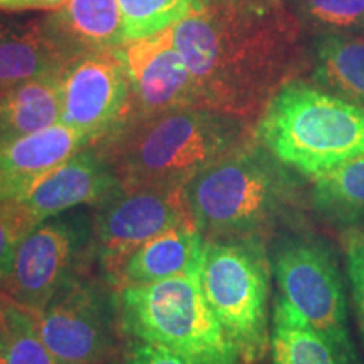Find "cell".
Listing matches in <instances>:
<instances>
[{"label": "cell", "instance_id": "6da1fadb", "mask_svg": "<svg viewBox=\"0 0 364 364\" xmlns=\"http://www.w3.org/2000/svg\"><path fill=\"white\" fill-rule=\"evenodd\" d=\"M196 105L258 120L282 86L311 66L304 26L285 0L206 7L174 27Z\"/></svg>", "mask_w": 364, "mask_h": 364}, {"label": "cell", "instance_id": "7a4b0ae2", "mask_svg": "<svg viewBox=\"0 0 364 364\" xmlns=\"http://www.w3.org/2000/svg\"><path fill=\"white\" fill-rule=\"evenodd\" d=\"M253 140L252 120L184 107L129 122L98 145L124 188L182 189Z\"/></svg>", "mask_w": 364, "mask_h": 364}, {"label": "cell", "instance_id": "3957f363", "mask_svg": "<svg viewBox=\"0 0 364 364\" xmlns=\"http://www.w3.org/2000/svg\"><path fill=\"white\" fill-rule=\"evenodd\" d=\"M191 221L208 240L263 238L302 209L297 172L253 140L184 186Z\"/></svg>", "mask_w": 364, "mask_h": 364}, {"label": "cell", "instance_id": "277c9868", "mask_svg": "<svg viewBox=\"0 0 364 364\" xmlns=\"http://www.w3.org/2000/svg\"><path fill=\"white\" fill-rule=\"evenodd\" d=\"M273 157L314 179L364 154V107L295 78L277 91L255 125Z\"/></svg>", "mask_w": 364, "mask_h": 364}, {"label": "cell", "instance_id": "5b68a950", "mask_svg": "<svg viewBox=\"0 0 364 364\" xmlns=\"http://www.w3.org/2000/svg\"><path fill=\"white\" fill-rule=\"evenodd\" d=\"M129 339L171 349L193 364H245L203 292L199 273L118 290Z\"/></svg>", "mask_w": 364, "mask_h": 364}, {"label": "cell", "instance_id": "8992f818", "mask_svg": "<svg viewBox=\"0 0 364 364\" xmlns=\"http://www.w3.org/2000/svg\"><path fill=\"white\" fill-rule=\"evenodd\" d=\"M270 279L267 240L204 241L199 282L245 364H260L270 351Z\"/></svg>", "mask_w": 364, "mask_h": 364}, {"label": "cell", "instance_id": "52a82bcc", "mask_svg": "<svg viewBox=\"0 0 364 364\" xmlns=\"http://www.w3.org/2000/svg\"><path fill=\"white\" fill-rule=\"evenodd\" d=\"M41 339L59 363L93 364L125 358L118 289L93 268L73 279L34 316Z\"/></svg>", "mask_w": 364, "mask_h": 364}, {"label": "cell", "instance_id": "ba28073f", "mask_svg": "<svg viewBox=\"0 0 364 364\" xmlns=\"http://www.w3.org/2000/svg\"><path fill=\"white\" fill-rule=\"evenodd\" d=\"M268 253L280 297L331 344L341 363L359 364L348 327L343 275L331 248L314 236L287 231Z\"/></svg>", "mask_w": 364, "mask_h": 364}, {"label": "cell", "instance_id": "9c48e42d", "mask_svg": "<svg viewBox=\"0 0 364 364\" xmlns=\"http://www.w3.org/2000/svg\"><path fill=\"white\" fill-rule=\"evenodd\" d=\"M93 267V211L73 209L22 236L0 292L38 316L63 287Z\"/></svg>", "mask_w": 364, "mask_h": 364}, {"label": "cell", "instance_id": "30bf717a", "mask_svg": "<svg viewBox=\"0 0 364 364\" xmlns=\"http://www.w3.org/2000/svg\"><path fill=\"white\" fill-rule=\"evenodd\" d=\"M189 221L184 188H122L93 208L95 268L113 284L135 250Z\"/></svg>", "mask_w": 364, "mask_h": 364}, {"label": "cell", "instance_id": "8fae6325", "mask_svg": "<svg viewBox=\"0 0 364 364\" xmlns=\"http://www.w3.org/2000/svg\"><path fill=\"white\" fill-rule=\"evenodd\" d=\"M130 102L129 71L117 49L86 53L63 73L61 124L83 132L93 144L125 124Z\"/></svg>", "mask_w": 364, "mask_h": 364}, {"label": "cell", "instance_id": "7c38bea8", "mask_svg": "<svg viewBox=\"0 0 364 364\" xmlns=\"http://www.w3.org/2000/svg\"><path fill=\"white\" fill-rule=\"evenodd\" d=\"M117 51L124 59L132 86L130 113L125 124L176 108L198 107L193 78L176 46L174 27L129 41Z\"/></svg>", "mask_w": 364, "mask_h": 364}, {"label": "cell", "instance_id": "4fadbf2b", "mask_svg": "<svg viewBox=\"0 0 364 364\" xmlns=\"http://www.w3.org/2000/svg\"><path fill=\"white\" fill-rule=\"evenodd\" d=\"M122 188L110 159L93 144L48 172L14 208L34 228L73 209L97 208Z\"/></svg>", "mask_w": 364, "mask_h": 364}, {"label": "cell", "instance_id": "5bb4252c", "mask_svg": "<svg viewBox=\"0 0 364 364\" xmlns=\"http://www.w3.org/2000/svg\"><path fill=\"white\" fill-rule=\"evenodd\" d=\"M90 145L88 135L65 124L0 145V206H16L48 172Z\"/></svg>", "mask_w": 364, "mask_h": 364}, {"label": "cell", "instance_id": "9a60e30c", "mask_svg": "<svg viewBox=\"0 0 364 364\" xmlns=\"http://www.w3.org/2000/svg\"><path fill=\"white\" fill-rule=\"evenodd\" d=\"M75 61L41 19L0 16V93L26 81L65 71Z\"/></svg>", "mask_w": 364, "mask_h": 364}, {"label": "cell", "instance_id": "2e32d148", "mask_svg": "<svg viewBox=\"0 0 364 364\" xmlns=\"http://www.w3.org/2000/svg\"><path fill=\"white\" fill-rule=\"evenodd\" d=\"M204 241L206 238L193 221L171 228L135 250L117 273L113 285L120 290L199 273Z\"/></svg>", "mask_w": 364, "mask_h": 364}, {"label": "cell", "instance_id": "e0dca14e", "mask_svg": "<svg viewBox=\"0 0 364 364\" xmlns=\"http://www.w3.org/2000/svg\"><path fill=\"white\" fill-rule=\"evenodd\" d=\"M44 24L73 59L125 43L118 0H68Z\"/></svg>", "mask_w": 364, "mask_h": 364}, {"label": "cell", "instance_id": "ac0fdd59", "mask_svg": "<svg viewBox=\"0 0 364 364\" xmlns=\"http://www.w3.org/2000/svg\"><path fill=\"white\" fill-rule=\"evenodd\" d=\"M311 66L317 86L364 107V36L322 33L314 43Z\"/></svg>", "mask_w": 364, "mask_h": 364}, {"label": "cell", "instance_id": "d6986e66", "mask_svg": "<svg viewBox=\"0 0 364 364\" xmlns=\"http://www.w3.org/2000/svg\"><path fill=\"white\" fill-rule=\"evenodd\" d=\"M311 181V204L318 218L338 226L364 223V154Z\"/></svg>", "mask_w": 364, "mask_h": 364}, {"label": "cell", "instance_id": "ffe728a7", "mask_svg": "<svg viewBox=\"0 0 364 364\" xmlns=\"http://www.w3.org/2000/svg\"><path fill=\"white\" fill-rule=\"evenodd\" d=\"M63 73L38 76L7 91L6 142L61 124Z\"/></svg>", "mask_w": 364, "mask_h": 364}, {"label": "cell", "instance_id": "44dd1931", "mask_svg": "<svg viewBox=\"0 0 364 364\" xmlns=\"http://www.w3.org/2000/svg\"><path fill=\"white\" fill-rule=\"evenodd\" d=\"M270 364L343 363L331 344L279 295L272 316Z\"/></svg>", "mask_w": 364, "mask_h": 364}, {"label": "cell", "instance_id": "7402d4cb", "mask_svg": "<svg viewBox=\"0 0 364 364\" xmlns=\"http://www.w3.org/2000/svg\"><path fill=\"white\" fill-rule=\"evenodd\" d=\"M0 364H58L41 339L33 314L0 292Z\"/></svg>", "mask_w": 364, "mask_h": 364}, {"label": "cell", "instance_id": "603a6c76", "mask_svg": "<svg viewBox=\"0 0 364 364\" xmlns=\"http://www.w3.org/2000/svg\"><path fill=\"white\" fill-rule=\"evenodd\" d=\"M118 6L125 43L176 27L206 9L199 0H118Z\"/></svg>", "mask_w": 364, "mask_h": 364}, {"label": "cell", "instance_id": "cb8c5ba5", "mask_svg": "<svg viewBox=\"0 0 364 364\" xmlns=\"http://www.w3.org/2000/svg\"><path fill=\"white\" fill-rule=\"evenodd\" d=\"M300 24L322 33L364 27V0H285Z\"/></svg>", "mask_w": 364, "mask_h": 364}, {"label": "cell", "instance_id": "d4e9b609", "mask_svg": "<svg viewBox=\"0 0 364 364\" xmlns=\"http://www.w3.org/2000/svg\"><path fill=\"white\" fill-rule=\"evenodd\" d=\"M31 228L14 206H0V284L12 268L17 245Z\"/></svg>", "mask_w": 364, "mask_h": 364}, {"label": "cell", "instance_id": "484cf974", "mask_svg": "<svg viewBox=\"0 0 364 364\" xmlns=\"http://www.w3.org/2000/svg\"><path fill=\"white\" fill-rule=\"evenodd\" d=\"M346 267L351 282L353 302L364 338V230L356 231L346 241Z\"/></svg>", "mask_w": 364, "mask_h": 364}, {"label": "cell", "instance_id": "4316f807", "mask_svg": "<svg viewBox=\"0 0 364 364\" xmlns=\"http://www.w3.org/2000/svg\"><path fill=\"white\" fill-rule=\"evenodd\" d=\"M125 364H193L179 354L162 346L129 339L125 351Z\"/></svg>", "mask_w": 364, "mask_h": 364}, {"label": "cell", "instance_id": "83f0119b", "mask_svg": "<svg viewBox=\"0 0 364 364\" xmlns=\"http://www.w3.org/2000/svg\"><path fill=\"white\" fill-rule=\"evenodd\" d=\"M68 0H0V12L56 11Z\"/></svg>", "mask_w": 364, "mask_h": 364}, {"label": "cell", "instance_id": "f1b7e54d", "mask_svg": "<svg viewBox=\"0 0 364 364\" xmlns=\"http://www.w3.org/2000/svg\"><path fill=\"white\" fill-rule=\"evenodd\" d=\"M7 122H9L7 93H0V145L6 142V136H7Z\"/></svg>", "mask_w": 364, "mask_h": 364}, {"label": "cell", "instance_id": "f546056e", "mask_svg": "<svg viewBox=\"0 0 364 364\" xmlns=\"http://www.w3.org/2000/svg\"><path fill=\"white\" fill-rule=\"evenodd\" d=\"M204 7L213 6H225V4H263V2H273V0H199Z\"/></svg>", "mask_w": 364, "mask_h": 364}, {"label": "cell", "instance_id": "4dcf8cb0", "mask_svg": "<svg viewBox=\"0 0 364 364\" xmlns=\"http://www.w3.org/2000/svg\"><path fill=\"white\" fill-rule=\"evenodd\" d=\"M58 364H71V363H59ZM93 364H125V358L124 359H118V361H110V363H93Z\"/></svg>", "mask_w": 364, "mask_h": 364}]
</instances>
